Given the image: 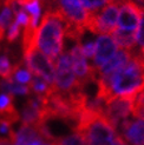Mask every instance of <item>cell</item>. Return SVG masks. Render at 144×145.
<instances>
[{"label":"cell","mask_w":144,"mask_h":145,"mask_svg":"<svg viewBox=\"0 0 144 145\" xmlns=\"http://www.w3.org/2000/svg\"><path fill=\"white\" fill-rule=\"evenodd\" d=\"M141 54H142V56H144V45L142 46V50H141Z\"/></svg>","instance_id":"30"},{"label":"cell","mask_w":144,"mask_h":145,"mask_svg":"<svg viewBox=\"0 0 144 145\" xmlns=\"http://www.w3.org/2000/svg\"><path fill=\"white\" fill-rule=\"evenodd\" d=\"M84 6V8L88 10L90 14L97 13L103 8L105 5L111 3V0H79Z\"/></svg>","instance_id":"19"},{"label":"cell","mask_w":144,"mask_h":145,"mask_svg":"<svg viewBox=\"0 0 144 145\" xmlns=\"http://www.w3.org/2000/svg\"><path fill=\"white\" fill-rule=\"evenodd\" d=\"M18 67H20V64H16L12 66L7 56L0 57V78H3V80H6V79H10L11 77H13V73Z\"/></svg>","instance_id":"17"},{"label":"cell","mask_w":144,"mask_h":145,"mask_svg":"<svg viewBox=\"0 0 144 145\" xmlns=\"http://www.w3.org/2000/svg\"><path fill=\"white\" fill-rule=\"evenodd\" d=\"M117 52V45L113 38L109 34L99 35L95 42V56H93V69L97 70L102 67L105 63L109 61Z\"/></svg>","instance_id":"10"},{"label":"cell","mask_w":144,"mask_h":145,"mask_svg":"<svg viewBox=\"0 0 144 145\" xmlns=\"http://www.w3.org/2000/svg\"><path fill=\"white\" fill-rule=\"evenodd\" d=\"M13 79L16 80L17 83L19 84H27V83H30L31 82V79H32V76L31 73L28 71L26 70H23V69H17L16 72L13 73Z\"/></svg>","instance_id":"21"},{"label":"cell","mask_w":144,"mask_h":145,"mask_svg":"<svg viewBox=\"0 0 144 145\" xmlns=\"http://www.w3.org/2000/svg\"><path fill=\"white\" fill-rule=\"evenodd\" d=\"M136 97L119 96L111 99L105 104L104 116L107 121L116 129L123 120L128 119L129 114L132 113Z\"/></svg>","instance_id":"6"},{"label":"cell","mask_w":144,"mask_h":145,"mask_svg":"<svg viewBox=\"0 0 144 145\" xmlns=\"http://www.w3.org/2000/svg\"><path fill=\"white\" fill-rule=\"evenodd\" d=\"M19 34H20V25L14 21L9 27V33H7V40H9V42H13L19 37Z\"/></svg>","instance_id":"22"},{"label":"cell","mask_w":144,"mask_h":145,"mask_svg":"<svg viewBox=\"0 0 144 145\" xmlns=\"http://www.w3.org/2000/svg\"><path fill=\"white\" fill-rule=\"evenodd\" d=\"M132 114H134V118H139V119L144 120V105H142V106H134Z\"/></svg>","instance_id":"26"},{"label":"cell","mask_w":144,"mask_h":145,"mask_svg":"<svg viewBox=\"0 0 144 145\" xmlns=\"http://www.w3.org/2000/svg\"><path fill=\"white\" fill-rule=\"evenodd\" d=\"M3 11L0 12V28L6 31V28L12 24V20L14 17V13L11 8V6L3 4Z\"/></svg>","instance_id":"20"},{"label":"cell","mask_w":144,"mask_h":145,"mask_svg":"<svg viewBox=\"0 0 144 145\" xmlns=\"http://www.w3.org/2000/svg\"><path fill=\"white\" fill-rule=\"evenodd\" d=\"M52 90L59 93H70L78 90L84 91L72 70L71 57L67 52L62 53L54 63V82Z\"/></svg>","instance_id":"3"},{"label":"cell","mask_w":144,"mask_h":145,"mask_svg":"<svg viewBox=\"0 0 144 145\" xmlns=\"http://www.w3.org/2000/svg\"><path fill=\"white\" fill-rule=\"evenodd\" d=\"M124 138L131 145H144V120L139 118L125 119L119 124Z\"/></svg>","instance_id":"11"},{"label":"cell","mask_w":144,"mask_h":145,"mask_svg":"<svg viewBox=\"0 0 144 145\" xmlns=\"http://www.w3.org/2000/svg\"><path fill=\"white\" fill-rule=\"evenodd\" d=\"M11 138H0V145H12Z\"/></svg>","instance_id":"29"},{"label":"cell","mask_w":144,"mask_h":145,"mask_svg":"<svg viewBox=\"0 0 144 145\" xmlns=\"http://www.w3.org/2000/svg\"><path fill=\"white\" fill-rule=\"evenodd\" d=\"M132 51H128V50H119L117 51L115 56L111 58V59L105 63L102 67H99L96 70V74L97 77H102V76H106L116 72L119 67H122L123 65H125L130 58L132 57ZM97 79V78H96Z\"/></svg>","instance_id":"12"},{"label":"cell","mask_w":144,"mask_h":145,"mask_svg":"<svg viewBox=\"0 0 144 145\" xmlns=\"http://www.w3.org/2000/svg\"><path fill=\"white\" fill-rule=\"evenodd\" d=\"M70 57H71V63H72V70H73L75 74L78 79L79 84L82 88L85 89V86L91 82H96V70L88 64L85 57L83 54V45L81 41L72 47L70 51Z\"/></svg>","instance_id":"9"},{"label":"cell","mask_w":144,"mask_h":145,"mask_svg":"<svg viewBox=\"0 0 144 145\" xmlns=\"http://www.w3.org/2000/svg\"><path fill=\"white\" fill-rule=\"evenodd\" d=\"M24 59L30 73L39 77L51 86L54 82V64L35 46L24 51Z\"/></svg>","instance_id":"4"},{"label":"cell","mask_w":144,"mask_h":145,"mask_svg":"<svg viewBox=\"0 0 144 145\" xmlns=\"http://www.w3.org/2000/svg\"><path fill=\"white\" fill-rule=\"evenodd\" d=\"M57 8L65 20L66 26H72L79 30H86V24L89 20V12L79 0H60L57 4Z\"/></svg>","instance_id":"7"},{"label":"cell","mask_w":144,"mask_h":145,"mask_svg":"<svg viewBox=\"0 0 144 145\" xmlns=\"http://www.w3.org/2000/svg\"><path fill=\"white\" fill-rule=\"evenodd\" d=\"M136 40H137L138 45H141V46L144 45V14H143V18L141 20L138 31H137V33H136Z\"/></svg>","instance_id":"24"},{"label":"cell","mask_w":144,"mask_h":145,"mask_svg":"<svg viewBox=\"0 0 144 145\" xmlns=\"http://www.w3.org/2000/svg\"><path fill=\"white\" fill-rule=\"evenodd\" d=\"M53 145H86V142L81 133L75 132L72 135L54 139Z\"/></svg>","instance_id":"18"},{"label":"cell","mask_w":144,"mask_h":145,"mask_svg":"<svg viewBox=\"0 0 144 145\" xmlns=\"http://www.w3.org/2000/svg\"><path fill=\"white\" fill-rule=\"evenodd\" d=\"M64 35H65V20L59 10H46L41 19L40 26L35 30V47L40 48L50 60L56 63L63 53Z\"/></svg>","instance_id":"2"},{"label":"cell","mask_w":144,"mask_h":145,"mask_svg":"<svg viewBox=\"0 0 144 145\" xmlns=\"http://www.w3.org/2000/svg\"><path fill=\"white\" fill-rule=\"evenodd\" d=\"M112 38L122 50L132 51V48L137 45L136 40V32L134 31H125L120 28H115L112 31Z\"/></svg>","instance_id":"15"},{"label":"cell","mask_w":144,"mask_h":145,"mask_svg":"<svg viewBox=\"0 0 144 145\" xmlns=\"http://www.w3.org/2000/svg\"><path fill=\"white\" fill-rule=\"evenodd\" d=\"M59 1H60V0H53V3H54V4H56V5H57V4H58V3H59Z\"/></svg>","instance_id":"32"},{"label":"cell","mask_w":144,"mask_h":145,"mask_svg":"<svg viewBox=\"0 0 144 145\" xmlns=\"http://www.w3.org/2000/svg\"><path fill=\"white\" fill-rule=\"evenodd\" d=\"M142 105H144V90L141 93H138L135 100V106H142Z\"/></svg>","instance_id":"27"},{"label":"cell","mask_w":144,"mask_h":145,"mask_svg":"<svg viewBox=\"0 0 144 145\" xmlns=\"http://www.w3.org/2000/svg\"><path fill=\"white\" fill-rule=\"evenodd\" d=\"M41 145H53V143H45V144H41Z\"/></svg>","instance_id":"31"},{"label":"cell","mask_w":144,"mask_h":145,"mask_svg":"<svg viewBox=\"0 0 144 145\" xmlns=\"http://www.w3.org/2000/svg\"><path fill=\"white\" fill-rule=\"evenodd\" d=\"M117 28L125 31H134L138 28L144 14V7L135 0H122L119 3Z\"/></svg>","instance_id":"8"},{"label":"cell","mask_w":144,"mask_h":145,"mask_svg":"<svg viewBox=\"0 0 144 145\" xmlns=\"http://www.w3.org/2000/svg\"><path fill=\"white\" fill-rule=\"evenodd\" d=\"M96 98L106 104L119 96L137 97L144 90V56L132 54L125 65L116 72L97 77Z\"/></svg>","instance_id":"1"},{"label":"cell","mask_w":144,"mask_h":145,"mask_svg":"<svg viewBox=\"0 0 144 145\" xmlns=\"http://www.w3.org/2000/svg\"><path fill=\"white\" fill-rule=\"evenodd\" d=\"M113 145H129L122 137L119 136V135H117L116 136V138H115V143H113Z\"/></svg>","instance_id":"28"},{"label":"cell","mask_w":144,"mask_h":145,"mask_svg":"<svg viewBox=\"0 0 144 145\" xmlns=\"http://www.w3.org/2000/svg\"><path fill=\"white\" fill-rule=\"evenodd\" d=\"M30 90H32L34 93H35V96H46L50 93V91H51V86H50L44 79H41L39 77H33L31 79V82H30Z\"/></svg>","instance_id":"16"},{"label":"cell","mask_w":144,"mask_h":145,"mask_svg":"<svg viewBox=\"0 0 144 145\" xmlns=\"http://www.w3.org/2000/svg\"><path fill=\"white\" fill-rule=\"evenodd\" d=\"M34 140L45 142L41 136L39 125H23L17 133H14L12 145H30Z\"/></svg>","instance_id":"13"},{"label":"cell","mask_w":144,"mask_h":145,"mask_svg":"<svg viewBox=\"0 0 144 145\" xmlns=\"http://www.w3.org/2000/svg\"><path fill=\"white\" fill-rule=\"evenodd\" d=\"M117 3H109L97 13L89 14V20L86 24V30L95 34H109L116 28L118 18Z\"/></svg>","instance_id":"5"},{"label":"cell","mask_w":144,"mask_h":145,"mask_svg":"<svg viewBox=\"0 0 144 145\" xmlns=\"http://www.w3.org/2000/svg\"><path fill=\"white\" fill-rule=\"evenodd\" d=\"M0 119H5L14 124L19 120V114L13 104L12 95L1 93L0 95Z\"/></svg>","instance_id":"14"},{"label":"cell","mask_w":144,"mask_h":145,"mask_svg":"<svg viewBox=\"0 0 144 145\" xmlns=\"http://www.w3.org/2000/svg\"><path fill=\"white\" fill-rule=\"evenodd\" d=\"M16 21L17 24H19L20 26H27V24L30 23V16H27V14L25 13V11L21 8L17 14H16Z\"/></svg>","instance_id":"23"},{"label":"cell","mask_w":144,"mask_h":145,"mask_svg":"<svg viewBox=\"0 0 144 145\" xmlns=\"http://www.w3.org/2000/svg\"><path fill=\"white\" fill-rule=\"evenodd\" d=\"M83 54L85 58H93L95 56V42H88L83 46Z\"/></svg>","instance_id":"25"}]
</instances>
